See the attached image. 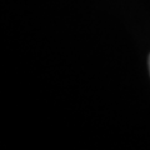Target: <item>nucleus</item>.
<instances>
[{
  "label": "nucleus",
  "instance_id": "obj_1",
  "mask_svg": "<svg viewBox=\"0 0 150 150\" xmlns=\"http://www.w3.org/2000/svg\"><path fill=\"white\" fill-rule=\"evenodd\" d=\"M148 64H149V71H150V55H149V60H148Z\"/></svg>",
  "mask_w": 150,
  "mask_h": 150
}]
</instances>
